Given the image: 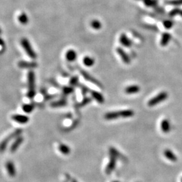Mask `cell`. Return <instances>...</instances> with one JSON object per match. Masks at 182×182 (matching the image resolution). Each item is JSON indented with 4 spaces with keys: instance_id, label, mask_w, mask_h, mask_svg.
I'll return each instance as SVG.
<instances>
[{
    "instance_id": "obj_32",
    "label": "cell",
    "mask_w": 182,
    "mask_h": 182,
    "mask_svg": "<svg viewBox=\"0 0 182 182\" xmlns=\"http://www.w3.org/2000/svg\"><path fill=\"white\" fill-rule=\"evenodd\" d=\"M71 182H78L76 180V179H72V181H71Z\"/></svg>"
},
{
    "instance_id": "obj_5",
    "label": "cell",
    "mask_w": 182,
    "mask_h": 182,
    "mask_svg": "<svg viewBox=\"0 0 182 182\" xmlns=\"http://www.w3.org/2000/svg\"><path fill=\"white\" fill-rule=\"evenodd\" d=\"M168 98V93L165 91H163L156 95L155 97L152 98L148 102V105L149 107H154L156 105L159 104L160 103L165 101Z\"/></svg>"
},
{
    "instance_id": "obj_11",
    "label": "cell",
    "mask_w": 182,
    "mask_h": 182,
    "mask_svg": "<svg viewBox=\"0 0 182 182\" xmlns=\"http://www.w3.org/2000/svg\"><path fill=\"white\" fill-rule=\"evenodd\" d=\"M161 131L163 133H167L170 132L171 129V123H170V121L167 119H163L161 122Z\"/></svg>"
},
{
    "instance_id": "obj_30",
    "label": "cell",
    "mask_w": 182,
    "mask_h": 182,
    "mask_svg": "<svg viewBox=\"0 0 182 182\" xmlns=\"http://www.w3.org/2000/svg\"><path fill=\"white\" fill-rule=\"evenodd\" d=\"M4 45H5L4 41L1 38H0V46H1V47H4Z\"/></svg>"
},
{
    "instance_id": "obj_25",
    "label": "cell",
    "mask_w": 182,
    "mask_h": 182,
    "mask_svg": "<svg viewBox=\"0 0 182 182\" xmlns=\"http://www.w3.org/2000/svg\"><path fill=\"white\" fill-rule=\"evenodd\" d=\"M63 92L65 95H68V94H70L71 93H72L74 92V88L73 86H65L64 87L63 89Z\"/></svg>"
},
{
    "instance_id": "obj_10",
    "label": "cell",
    "mask_w": 182,
    "mask_h": 182,
    "mask_svg": "<svg viewBox=\"0 0 182 182\" xmlns=\"http://www.w3.org/2000/svg\"><path fill=\"white\" fill-rule=\"evenodd\" d=\"M6 168L8 173L10 177H14L16 174V167L12 161H7L6 163Z\"/></svg>"
},
{
    "instance_id": "obj_35",
    "label": "cell",
    "mask_w": 182,
    "mask_h": 182,
    "mask_svg": "<svg viewBox=\"0 0 182 182\" xmlns=\"http://www.w3.org/2000/svg\"><path fill=\"white\" fill-rule=\"evenodd\" d=\"M181 182H182V178H181Z\"/></svg>"
},
{
    "instance_id": "obj_22",
    "label": "cell",
    "mask_w": 182,
    "mask_h": 182,
    "mask_svg": "<svg viewBox=\"0 0 182 182\" xmlns=\"http://www.w3.org/2000/svg\"><path fill=\"white\" fill-rule=\"evenodd\" d=\"M34 109V105L33 104H24L22 105V110L25 113H31Z\"/></svg>"
},
{
    "instance_id": "obj_29",
    "label": "cell",
    "mask_w": 182,
    "mask_h": 182,
    "mask_svg": "<svg viewBox=\"0 0 182 182\" xmlns=\"http://www.w3.org/2000/svg\"><path fill=\"white\" fill-rule=\"evenodd\" d=\"M80 89H81V90H82L83 94H86L87 93V91H89V89H87L86 86H80Z\"/></svg>"
},
{
    "instance_id": "obj_17",
    "label": "cell",
    "mask_w": 182,
    "mask_h": 182,
    "mask_svg": "<svg viewBox=\"0 0 182 182\" xmlns=\"http://www.w3.org/2000/svg\"><path fill=\"white\" fill-rule=\"evenodd\" d=\"M59 151L64 155H68L71 153L70 148L65 144H61L59 145Z\"/></svg>"
},
{
    "instance_id": "obj_31",
    "label": "cell",
    "mask_w": 182,
    "mask_h": 182,
    "mask_svg": "<svg viewBox=\"0 0 182 182\" xmlns=\"http://www.w3.org/2000/svg\"><path fill=\"white\" fill-rule=\"evenodd\" d=\"M173 4H182V0H179V1H173Z\"/></svg>"
},
{
    "instance_id": "obj_28",
    "label": "cell",
    "mask_w": 182,
    "mask_h": 182,
    "mask_svg": "<svg viewBox=\"0 0 182 182\" xmlns=\"http://www.w3.org/2000/svg\"><path fill=\"white\" fill-rule=\"evenodd\" d=\"M163 37L165 39H163V41H161V45L165 46L167 44V43L169 41L170 35L169 34H165V35H163Z\"/></svg>"
},
{
    "instance_id": "obj_1",
    "label": "cell",
    "mask_w": 182,
    "mask_h": 182,
    "mask_svg": "<svg viewBox=\"0 0 182 182\" xmlns=\"http://www.w3.org/2000/svg\"><path fill=\"white\" fill-rule=\"evenodd\" d=\"M134 116V112L132 109H126L117 111L108 112L105 114L104 117L106 120H114V119H118L119 117H123V118H128V117H132Z\"/></svg>"
},
{
    "instance_id": "obj_34",
    "label": "cell",
    "mask_w": 182,
    "mask_h": 182,
    "mask_svg": "<svg viewBox=\"0 0 182 182\" xmlns=\"http://www.w3.org/2000/svg\"><path fill=\"white\" fill-rule=\"evenodd\" d=\"M112 182H118V181H112Z\"/></svg>"
},
{
    "instance_id": "obj_8",
    "label": "cell",
    "mask_w": 182,
    "mask_h": 182,
    "mask_svg": "<svg viewBox=\"0 0 182 182\" xmlns=\"http://www.w3.org/2000/svg\"><path fill=\"white\" fill-rule=\"evenodd\" d=\"M11 119L18 123L25 124L29 121V117L25 115L14 114L11 116Z\"/></svg>"
},
{
    "instance_id": "obj_15",
    "label": "cell",
    "mask_w": 182,
    "mask_h": 182,
    "mask_svg": "<svg viewBox=\"0 0 182 182\" xmlns=\"http://www.w3.org/2000/svg\"><path fill=\"white\" fill-rule=\"evenodd\" d=\"M164 155L168 160L172 161V162H176L177 161V157L176 154L171 151L170 149H165L164 151Z\"/></svg>"
},
{
    "instance_id": "obj_3",
    "label": "cell",
    "mask_w": 182,
    "mask_h": 182,
    "mask_svg": "<svg viewBox=\"0 0 182 182\" xmlns=\"http://www.w3.org/2000/svg\"><path fill=\"white\" fill-rule=\"evenodd\" d=\"M22 133V130L20 128L16 129L12 133L9 134L8 136L6 137L2 141L0 142V153H4L6 151V149L8 146V144L10 143L11 140L16 138L17 137L20 136Z\"/></svg>"
},
{
    "instance_id": "obj_6",
    "label": "cell",
    "mask_w": 182,
    "mask_h": 182,
    "mask_svg": "<svg viewBox=\"0 0 182 182\" xmlns=\"http://www.w3.org/2000/svg\"><path fill=\"white\" fill-rule=\"evenodd\" d=\"M117 157L113 154H110V158L109 161L106 167L105 172L107 175H110L111 173L113 171V170L116 169V162H117Z\"/></svg>"
},
{
    "instance_id": "obj_23",
    "label": "cell",
    "mask_w": 182,
    "mask_h": 182,
    "mask_svg": "<svg viewBox=\"0 0 182 182\" xmlns=\"http://www.w3.org/2000/svg\"><path fill=\"white\" fill-rule=\"evenodd\" d=\"M109 153L110 154H113V155H114L115 156H116L117 158H123V155H121L120 153H119V151H117L116 148H113V147H111L109 148Z\"/></svg>"
},
{
    "instance_id": "obj_21",
    "label": "cell",
    "mask_w": 182,
    "mask_h": 182,
    "mask_svg": "<svg viewBox=\"0 0 182 182\" xmlns=\"http://www.w3.org/2000/svg\"><path fill=\"white\" fill-rule=\"evenodd\" d=\"M83 63L87 67H91L94 64V59L91 57L86 56L83 59Z\"/></svg>"
},
{
    "instance_id": "obj_18",
    "label": "cell",
    "mask_w": 182,
    "mask_h": 182,
    "mask_svg": "<svg viewBox=\"0 0 182 182\" xmlns=\"http://www.w3.org/2000/svg\"><path fill=\"white\" fill-rule=\"evenodd\" d=\"M18 21H19L20 24H23V25L27 24L28 23H29V18H28V16L24 12L21 13L19 16H18Z\"/></svg>"
},
{
    "instance_id": "obj_16",
    "label": "cell",
    "mask_w": 182,
    "mask_h": 182,
    "mask_svg": "<svg viewBox=\"0 0 182 182\" xmlns=\"http://www.w3.org/2000/svg\"><path fill=\"white\" fill-rule=\"evenodd\" d=\"M77 56L78 55L76 54V52L73 49L68 50L66 54V58L67 60L70 62L74 61L76 59Z\"/></svg>"
},
{
    "instance_id": "obj_20",
    "label": "cell",
    "mask_w": 182,
    "mask_h": 182,
    "mask_svg": "<svg viewBox=\"0 0 182 182\" xmlns=\"http://www.w3.org/2000/svg\"><path fill=\"white\" fill-rule=\"evenodd\" d=\"M67 105V101L65 99H61L58 100L56 101H54L51 103V106L52 107H64Z\"/></svg>"
},
{
    "instance_id": "obj_13",
    "label": "cell",
    "mask_w": 182,
    "mask_h": 182,
    "mask_svg": "<svg viewBox=\"0 0 182 182\" xmlns=\"http://www.w3.org/2000/svg\"><path fill=\"white\" fill-rule=\"evenodd\" d=\"M91 94L92 97H93L94 100H96L98 103L100 104H103L105 102V98L102 94L99 92L95 91H91Z\"/></svg>"
},
{
    "instance_id": "obj_27",
    "label": "cell",
    "mask_w": 182,
    "mask_h": 182,
    "mask_svg": "<svg viewBox=\"0 0 182 182\" xmlns=\"http://www.w3.org/2000/svg\"><path fill=\"white\" fill-rule=\"evenodd\" d=\"M70 84L72 86H75L78 84V77L77 76H74L71 78Z\"/></svg>"
},
{
    "instance_id": "obj_26",
    "label": "cell",
    "mask_w": 182,
    "mask_h": 182,
    "mask_svg": "<svg viewBox=\"0 0 182 182\" xmlns=\"http://www.w3.org/2000/svg\"><path fill=\"white\" fill-rule=\"evenodd\" d=\"M91 102V98H89V97L84 98V100H83L81 103H80L79 104H78V106H79L80 107H84V106L88 105L89 103H90Z\"/></svg>"
},
{
    "instance_id": "obj_2",
    "label": "cell",
    "mask_w": 182,
    "mask_h": 182,
    "mask_svg": "<svg viewBox=\"0 0 182 182\" xmlns=\"http://www.w3.org/2000/svg\"><path fill=\"white\" fill-rule=\"evenodd\" d=\"M28 93L27 96L29 98H33L36 94L35 91V74L33 71H30L28 73Z\"/></svg>"
},
{
    "instance_id": "obj_19",
    "label": "cell",
    "mask_w": 182,
    "mask_h": 182,
    "mask_svg": "<svg viewBox=\"0 0 182 182\" xmlns=\"http://www.w3.org/2000/svg\"><path fill=\"white\" fill-rule=\"evenodd\" d=\"M117 52H118L119 55H120L122 60H123V61L124 62V63L126 64H129L130 62V57H129L128 55L126 54L125 52L123 51L122 49H117Z\"/></svg>"
},
{
    "instance_id": "obj_7",
    "label": "cell",
    "mask_w": 182,
    "mask_h": 182,
    "mask_svg": "<svg viewBox=\"0 0 182 182\" xmlns=\"http://www.w3.org/2000/svg\"><path fill=\"white\" fill-rule=\"evenodd\" d=\"M80 72L82 74V76L84 77V79L86 80L87 81L93 83L94 84L96 85V86H98V87H100V88H102V84H101V83L98 82L97 80L95 79V78H94V77L92 76L91 74H89L88 72H86V71H84V70H80Z\"/></svg>"
},
{
    "instance_id": "obj_4",
    "label": "cell",
    "mask_w": 182,
    "mask_h": 182,
    "mask_svg": "<svg viewBox=\"0 0 182 182\" xmlns=\"http://www.w3.org/2000/svg\"><path fill=\"white\" fill-rule=\"evenodd\" d=\"M20 43H21L22 47H23V49H24L26 54L29 55L31 59H35L36 58V54L35 51L33 49V47H32L29 41L26 38H22L21 39V41H20Z\"/></svg>"
},
{
    "instance_id": "obj_14",
    "label": "cell",
    "mask_w": 182,
    "mask_h": 182,
    "mask_svg": "<svg viewBox=\"0 0 182 182\" xmlns=\"http://www.w3.org/2000/svg\"><path fill=\"white\" fill-rule=\"evenodd\" d=\"M140 91V88L138 85H131L128 86L124 89L125 93L128 94H133L139 93Z\"/></svg>"
},
{
    "instance_id": "obj_9",
    "label": "cell",
    "mask_w": 182,
    "mask_h": 182,
    "mask_svg": "<svg viewBox=\"0 0 182 182\" xmlns=\"http://www.w3.org/2000/svg\"><path fill=\"white\" fill-rule=\"evenodd\" d=\"M24 142V138L22 137L21 136L17 137L13 142L11 146H10V152L11 153H14L19 148L20 145L22 144V142Z\"/></svg>"
},
{
    "instance_id": "obj_24",
    "label": "cell",
    "mask_w": 182,
    "mask_h": 182,
    "mask_svg": "<svg viewBox=\"0 0 182 182\" xmlns=\"http://www.w3.org/2000/svg\"><path fill=\"white\" fill-rule=\"evenodd\" d=\"M91 26L92 28H93V29H95V30H98V29H100L101 28V24L98 20H94L91 22Z\"/></svg>"
},
{
    "instance_id": "obj_33",
    "label": "cell",
    "mask_w": 182,
    "mask_h": 182,
    "mask_svg": "<svg viewBox=\"0 0 182 182\" xmlns=\"http://www.w3.org/2000/svg\"><path fill=\"white\" fill-rule=\"evenodd\" d=\"M1 34V30L0 29V34Z\"/></svg>"
},
{
    "instance_id": "obj_12",
    "label": "cell",
    "mask_w": 182,
    "mask_h": 182,
    "mask_svg": "<svg viewBox=\"0 0 182 182\" xmlns=\"http://www.w3.org/2000/svg\"><path fill=\"white\" fill-rule=\"evenodd\" d=\"M18 66L20 68H29L33 69L37 68V64L34 61H20L18 62Z\"/></svg>"
}]
</instances>
